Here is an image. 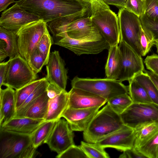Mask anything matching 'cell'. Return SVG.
<instances>
[{"label": "cell", "mask_w": 158, "mask_h": 158, "mask_svg": "<svg viewBox=\"0 0 158 158\" xmlns=\"http://www.w3.org/2000/svg\"><path fill=\"white\" fill-rule=\"evenodd\" d=\"M15 2L43 20L50 31L89 16L90 9V3L81 0H19Z\"/></svg>", "instance_id": "1"}, {"label": "cell", "mask_w": 158, "mask_h": 158, "mask_svg": "<svg viewBox=\"0 0 158 158\" xmlns=\"http://www.w3.org/2000/svg\"><path fill=\"white\" fill-rule=\"evenodd\" d=\"M89 16L110 46L118 45L120 40L118 18L108 5L102 0L89 2Z\"/></svg>", "instance_id": "2"}, {"label": "cell", "mask_w": 158, "mask_h": 158, "mask_svg": "<svg viewBox=\"0 0 158 158\" xmlns=\"http://www.w3.org/2000/svg\"><path fill=\"white\" fill-rule=\"evenodd\" d=\"M124 125L120 115L107 104L99 110L83 132L84 141L96 143L122 127Z\"/></svg>", "instance_id": "3"}, {"label": "cell", "mask_w": 158, "mask_h": 158, "mask_svg": "<svg viewBox=\"0 0 158 158\" xmlns=\"http://www.w3.org/2000/svg\"><path fill=\"white\" fill-rule=\"evenodd\" d=\"M0 158L34 157L36 149L31 135L0 130Z\"/></svg>", "instance_id": "4"}, {"label": "cell", "mask_w": 158, "mask_h": 158, "mask_svg": "<svg viewBox=\"0 0 158 158\" xmlns=\"http://www.w3.org/2000/svg\"><path fill=\"white\" fill-rule=\"evenodd\" d=\"M72 87L83 89L105 99L128 94V86L117 80L107 78H81L76 76L71 81Z\"/></svg>", "instance_id": "5"}, {"label": "cell", "mask_w": 158, "mask_h": 158, "mask_svg": "<svg viewBox=\"0 0 158 158\" xmlns=\"http://www.w3.org/2000/svg\"><path fill=\"white\" fill-rule=\"evenodd\" d=\"M120 40L141 56L139 38L143 29L140 18L126 8L121 7L118 16Z\"/></svg>", "instance_id": "6"}, {"label": "cell", "mask_w": 158, "mask_h": 158, "mask_svg": "<svg viewBox=\"0 0 158 158\" xmlns=\"http://www.w3.org/2000/svg\"><path fill=\"white\" fill-rule=\"evenodd\" d=\"M54 44L68 49L78 56L83 54H96L110 47L100 32L85 38L74 39L66 33L62 38Z\"/></svg>", "instance_id": "7"}, {"label": "cell", "mask_w": 158, "mask_h": 158, "mask_svg": "<svg viewBox=\"0 0 158 158\" xmlns=\"http://www.w3.org/2000/svg\"><path fill=\"white\" fill-rule=\"evenodd\" d=\"M48 30L47 23L40 19L25 25L18 32L19 54L27 62L37 49L40 39Z\"/></svg>", "instance_id": "8"}, {"label": "cell", "mask_w": 158, "mask_h": 158, "mask_svg": "<svg viewBox=\"0 0 158 158\" xmlns=\"http://www.w3.org/2000/svg\"><path fill=\"white\" fill-rule=\"evenodd\" d=\"M8 60L3 85L17 90L37 80V74L31 68L27 61L20 55Z\"/></svg>", "instance_id": "9"}, {"label": "cell", "mask_w": 158, "mask_h": 158, "mask_svg": "<svg viewBox=\"0 0 158 158\" xmlns=\"http://www.w3.org/2000/svg\"><path fill=\"white\" fill-rule=\"evenodd\" d=\"M120 116L124 125L135 129L145 123H158V105L133 103Z\"/></svg>", "instance_id": "10"}, {"label": "cell", "mask_w": 158, "mask_h": 158, "mask_svg": "<svg viewBox=\"0 0 158 158\" xmlns=\"http://www.w3.org/2000/svg\"><path fill=\"white\" fill-rule=\"evenodd\" d=\"M121 55V66L117 80L128 81L145 70L143 60L135 51L122 40L118 45Z\"/></svg>", "instance_id": "11"}, {"label": "cell", "mask_w": 158, "mask_h": 158, "mask_svg": "<svg viewBox=\"0 0 158 158\" xmlns=\"http://www.w3.org/2000/svg\"><path fill=\"white\" fill-rule=\"evenodd\" d=\"M99 32L89 16H87L61 26L51 33L53 36L60 39L66 33L72 39H80Z\"/></svg>", "instance_id": "12"}, {"label": "cell", "mask_w": 158, "mask_h": 158, "mask_svg": "<svg viewBox=\"0 0 158 158\" xmlns=\"http://www.w3.org/2000/svg\"><path fill=\"white\" fill-rule=\"evenodd\" d=\"M73 131L66 120L60 118L56 121L45 143L51 150L60 154L75 144Z\"/></svg>", "instance_id": "13"}, {"label": "cell", "mask_w": 158, "mask_h": 158, "mask_svg": "<svg viewBox=\"0 0 158 158\" xmlns=\"http://www.w3.org/2000/svg\"><path fill=\"white\" fill-rule=\"evenodd\" d=\"M39 19L38 16L27 12L15 3L2 13L0 18V27L17 34L23 27Z\"/></svg>", "instance_id": "14"}, {"label": "cell", "mask_w": 158, "mask_h": 158, "mask_svg": "<svg viewBox=\"0 0 158 158\" xmlns=\"http://www.w3.org/2000/svg\"><path fill=\"white\" fill-rule=\"evenodd\" d=\"M135 137V129L124 125L96 143L104 148H112L123 152L134 147Z\"/></svg>", "instance_id": "15"}, {"label": "cell", "mask_w": 158, "mask_h": 158, "mask_svg": "<svg viewBox=\"0 0 158 158\" xmlns=\"http://www.w3.org/2000/svg\"><path fill=\"white\" fill-rule=\"evenodd\" d=\"M46 70L45 78L48 81L65 90L68 79V72L64 61L58 51L55 50L50 53Z\"/></svg>", "instance_id": "16"}, {"label": "cell", "mask_w": 158, "mask_h": 158, "mask_svg": "<svg viewBox=\"0 0 158 158\" xmlns=\"http://www.w3.org/2000/svg\"><path fill=\"white\" fill-rule=\"evenodd\" d=\"M100 108H68L63 113L62 117L66 120L73 131L83 132L87 129Z\"/></svg>", "instance_id": "17"}, {"label": "cell", "mask_w": 158, "mask_h": 158, "mask_svg": "<svg viewBox=\"0 0 158 158\" xmlns=\"http://www.w3.org/2000/svg\"><path fill=\"white\" fill-rule=\"evenodd\" d=\"M69 93L68 108L85 109L101 107L107 100L98 95L80 89L72 87Z\"/></svg>", "instance_id": "18"}, {"label": "cell", "mask_w": 158, "mask_h": 158, "mask_svg": "<svg viewBox=\"0 0 158 158\" xmlns=\"http://www.w3.org/2000/svg\"><path fill=\"white\" fill-rule=\"evenodd\" d=\"M44 122V119H36L27 117L13 118L0 126V130L31 135Z\"/></svg>", "instance_id": "19"}, {"label": "cell", "mask_w": 158, "mask_h": 158, "mask_svg": "<svg viewBox=\"0 0 158 158\" xmlns=\"http://www.w3.org/2000/svg\"><path fill=\"white\" fill-rule=\"evenodd\" d=\"M0 125L7 123L15 115L16 112L15 90L10 87L0 89Z\"/></svg>", "instance_id": "20"}, {"label": "cell", "mask_w": 158, "mask_h": 158, "mask_svg": "<svg viewBox=\"0 0 158 158\" xmlns=\"http://www.w3.org/2000/svg\"><path fill=\"white\" fill-rule=\"evenodd\" d=\"M68 104L69 93L66 90L55 98L49 99L48 111L44 121H57L61 118L68 108Z\"/></svg>", "instance_id": "21"}, {"label": "cell", "mask_w": 158, "mask_h": 158, "mask_svg": "<svg viewBox=\"0 0 158 158\" xmlns=\"http://www.w3.org/2000/svg\"><path fill=\"white\" fill-rule=\"evenodd\" d=\"M49 99L46 91L31 104L22 118L44 120L48 112Z\"/></svg>", "instance_id": "22"}, {"label": "cell", "mask_w": 158, "mask_h": 158, "mask_svg": "<svg viewBox=\"0 0 158 158\" xmlns=\"http://www.w3.org/2000/svg\"><path fill=\"white\" fill-rule=\"evenodd\" d=\"M118 45L110 46L105 67L106 78L118 80L121 66V55Z\"/></svg>", "instance_id": "23"}, {"label": "cell", "mask_w": 158, "mask_h": 158, "mask_svg": "<svg viewBox=\"0 0 158 158\" xmlns=\"http://www.w3.org/2000/svg\"><path fill=\"white\" fill-rule=\"evenodd\" d=\"M0 40L6 45V50L9 60L20 55L17 35L12 31L0 27Z\"/></svg>", "instance_id": "24"}, {"label": "cell", "mask_w": 158, "mask_h": 158, "mask_svg": "<svg viewBox=\"0 0 158 158\" xmlns=\"http://www.w3.org/2000/svg\"><path fill=\"white\" fill-rule=\"evenodd\" d=\"M56 121H44L31 135L32 144L35 148L45 143Z\"/></svg>", "instance_id": "25"}, {"label": "cell", "mask_w": 158, "mask_h": 158, "mask_svg": "<svg viewBox=\"0 0 158 158\" xmlns=\"http://www.w3.org/2000/svg\"><path fill=\"white\" fill-rule=\"evenodd\" d=\"M135 137L134 147L143 144L158 131V123H150L140 126L135 129Z\"/></svg>", "instance_id": "26"}, {"label": "cell", "mask_w": 158, "mask_h": 158, "mask_svg": "<svg viewBox=\"0 0 158 158\" xmlns=\"http://www.w3.org/2000/svg\"><path fill=\"white\" fill-rule=\"evenodd\" d=\"M128 94L133 103H153L144 88L134 78L129 81Z\"/></svg>", "instance_id": "27"}, {"label": "cell", "mask_w": 158, "mask_h": 158, "mask_svg": "<svg viewBox=\"0 0 158 158\" xmlns=\"http://www.w3.org/2000/svg\"><path fill=\"white\" fill-rule=\"evenodd\" d=\"M49 82L45 77L30 96L17 109L14 118H22L23 114L31 104L40 96L46 91Z\"/></svg>", "instance_id": "28"}, {"label": "cell", "mask_w": 158, "mask_h": 158, "mask_svg": "<svg viewBox=\"0 0 158 158\" xmlns=\"http://www.w3.org/2000/svg\"><path fill=\"white\" fill-rule=\"evenodd\" d=\"M134 78L144 88L152 102L158 105V89L148 74L142 72Z\"/></svg>", "instance_id": "29"}, {"label": "cell", "mask_w": 158, "mask_h": 158, "mask_svg": "<svg viewBox=\"0 0 158 158\" xmlns=\"http://www.w3.org/2000/svg\"><path fill=\"white\" fill-rule=\"evenodd\" d=\"M135 148L146 158H158V131L143 144Z\"/></svg>", "instance_id": "30"}, {"label": "cell", "mask_w": 158, "mask_h": 158, "mask_svg": "<svg viewBox=\"0 0 158 158\" xmlns=\"http://www.w3.org/2000/svg\"><path fill=\"white\" fill-rule=\"evenodd\" d=\"M128 94L114 96L107 101V103L112 110L120 115L133 102Z\"/></svg>", "instance_id": "31"}, {"label": "cell", "mask_w": 158, "mask_h": 158, "mask_svg": "<svg viewBox=\"0 0 158 158\" xmlns=\"http://www.w3.org/2000/svg\"><path fill=\"white\" fill-rule=\"evenodd\" d=\"M80 147L88 158H109L110 156L104 148L96 143H89L82 141Z\"/></svg>", "instance_id": "32"}, {"label": "cell", "mask_w": 158, "mask_h": 158, "mask_svg": "<svg viewBox=\"0 0 158 158\" xmlns=\"http://www.w3.org/2000/svg\"><path fill=\"white\" fill-rule=\"evenodd\" d=\"M44 78L35 80L20 89L15 90L16 110L41 83Z\"/></svg>", "instance_id": "33"}, {"label": "cell", "mask_w": 158, "mask_h": 158, "mask_svg": "<svg viewBox=\"0 0 158 158\" xmlns=\"http://www.w3.org/2000/svg\"><path fill=\"white\" fill-rule=\"evenodd\" d=\"M139 18L143 28L148 35L155 42L158 40V22L153 20L145 14Z\"/></svg>", "instance_id": "34"}, {"label": "cell", "mask_w": 158, "mask_h": 158, "mask_svg": "<svg viewBox=\"0 0 158 158\" xmlns=\"http://www.w3.org/2000/svg\"><path fill=\"white\" fill-rule=\"evenodd\" d=\"M52 44H54L53 39L48 30L40 39L37 47L38 51L48 63L50 53V48Z\"/></svg>", "instance_id": "35"}, {"label": "cell", "mask_w": 158, "mask_h": 158, "mask_svg": "<svg viewBox=\"0 0 158 158\" xmlns=\"http://www.w3.org/2000/svg\"><path fill=\"white\" fill-rule=\"evenodd\" d=\"M28 63L36 74L40 72L43 67L46 65L48 63L43 56L37 49L33 52Z\"/></svg>", "instance_id": "36"}, {"label": "cell", "mask_w": 158, "mask_h": 158, "mask_svg": "<svg viewBox=\"0 0 158 158\" xmlns=\"http://www.w3.org/2000/svg\"><path fill=\"white\" fill-rule=\"evenodd\" d=\"M57 158H88L80 146L75 144L68 148L62 153L57 154Z\"/></svg>", "instance_id": "37"}, {"label": "cell", "mask_w": 158, "mask_h": 158, "mask_svg": "<svg viewBox=\"0 0 158 158\" xmlns=\"http://www.w3.org/2000/svg\"><path fill=\"white\" fill-rule=\"evenodd\" d=\"M125 8L139 18L145 13V0H127Z\"/></svg>", "instance_id": "38"}, {"label": "cell", "mask_w": 158, "mask_h": 158, "mask_svg": "<svg viewBox=\"0 0 158 158\" xmlns=\"http://www.w3.org/2000/svg\"><path fill=\"white\" fill-rule=\"evenodd\" d=\"M144 14L153 20L158 22V0H145Z\"/></svg>", "instance_id": "39"}, {"label": "cell", "mask_w": 158, "mask_h": 158, "mask_svg": "<svg viewBox=\"0 0 158 158\" xmlns=\"http://www.w3.org/2000/svg\"><path fill=\"white\" fill-rule=\"evenodd\" d=\"M139 42L142 56H145L149 52L155 43V41L149 37L143 28L140 37Z\"/></svg>", "instance_id": "40"}, {"label": "cell", "mask_w": 158, "mask_h": 158, "mask_svg": "<svg viewBox=\"0 0 158 158\" xmlns=\"http://www.w3.org/2000/svg\"><path fill=\"white\" fill-rule=\"evenodd\" d=\"M144 63L147 69L158 76V55L154 53L147 56Z\"/></svg>", "instance_id": "41"}, {"label": "cell", "mask_w": 158, "mask_h": 158, "mask_svg": "<svg viewBox=\"0 0 158 158\" xmlns=\"http://www.w3.org/2000/svg\"><path fill=\"white\" fill-rule=\"evenodd\" d=\"M119 158H146L134 147L131 148L123 151L120 155Z\"/></svg>", "instance_id": "42"}, {"label": "cell", "mask_w": 158, "mask_h": 158, "mask_svg": "<svg viewBox=\"0 0 158 158\" xmlns=\"http://www.w3.org/2000/svg\"><path fill=\"white\" fill-rule=\"evenodd\" d=\"M63 90L55 85L49 82L46 89L47 95L50 99L55 98Z\"/></svg>", "instance_id": "43"}, {"label": "cell", "mask_w": 158, "mask_h": 158, "mask_svg": "<svg viewBox=\"0 0 158 158\" xmlns=\"http://www.w3.org/2000/svg\"><path fill=\"white\" fill-rule=\"evenodd\" d=\"M9 60L6 62H2L0 64V88L3 85L5 77L7 72Z\"/></svg>", "instance_id": "44"}, {"label": "cell", "mask_w": 158, "mask_h": 158, "mask_svg": "<svg viewBox=\"0 0 158 158\" xmlns=\"http://www.w3.org/2000/svg\"><path fill=\"white\" fill-rule=\"evenodd\" d=\"M106 4L125 8L127 0H102Z\"/></svg>", "instance_id": "45"}, {"label": "cell", "mask_w": 158, "mask_h": 158, "mask_svg": "<svg viewBox=\"0 0 158 158\" xmlns=\"http://www.w3.org/2000/svg\"><path fill=\"white\" fill-rule=\"evenodd\" d=\"M5 48L6 45L4 42L0 40V61L1 62L8 57Z\"/></svg>", "instance_id": "46"}, {"label": "cell", "mask_w": 158, "mask_h": 158, "mask_svg": "<svg viewBox=\"0 0 158 158\" xmlns=\"http://www.w3.org/2000/svg\"><path fill=\"white\" fill-rule=\"evenodd\" d=\"M15 2V0H0V12L5 10L10 4Z\"/></svg>", "instance_id": "47"}, {"label": "cell", "mask_w": 158, "mask_h": 158, "mask_svg": "<svg viewBox=\"0 0 158 158\" xmlns=\"http://www.w3.org/2000/svg\"><path fill=\"white\" fill-rule=\"evenodd\" d=\"M144 72L149 76L158 89V76L149 70H145Z\"/></svg>", "instance_id": "48"}, {"label": "cell", "mask_w": 158, "mask_h": 158, "mask_svg": "<svg viewBox=\"0 0 158 158\" xmlns=\"http://www.w3.org/2000/svg\"><path fill=\"white\" fill-rule=\"evenodd\" d=\"M154 45L156 48V52L158 54V40L155 41L154 43Z\"/></svg>", "instance_id": "49"}, {"label": "cell", "mask_w": 158, "mask_h": 158, "mask_svg": "<svg viewBox=\"0 0 158 158\" xmlns=\"http://www.w3.org/2000/svg\"><path fill=\"white\" fill-rule=\"evenodd\" d=\"M82 0V1H83L85 2L89 3L90 2H91L92 1H93L94 0Z\"/></svg>", "instance_id": "50"}, {"label": "cell", "mask_w": 158, "mask_h": 158, "mask_svg": "<svg viewBox=\"0 0 158 158\" xmlns=\"http://www.w3.org/2000/svg\"></svg>", "instance_id": "51"}]
</instances>
